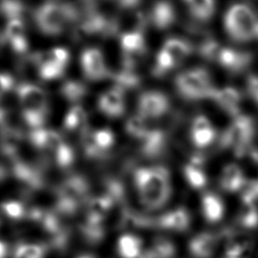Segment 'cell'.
<instances>
[{
	"instance_id": "obj_1",
	"label": "cell",
	"mask_w": 258,
	"mask_h": 258,
	"mask_svg": "<svg viewBox=\"0 0 258 258\" xmlns=\"http://www.w3.org/2000/svg\"><path fill=\"white\" fill-rule=\"evenodd\" d=\"M134 183L141 204L148 210H158L170 199V175L163 166H149L136 169L134 172Z\"/></svg>"
},
{
	"instance_id": "obj_2",
	"label": "cell",
	"mask_w": 258,
	"mask_h": 258,
	"mask_svg": "<svg viewBox=\"0 0 258 258\" xmlns=\"http://www.w3.org/2000/svg\"><path fill=\"white\" fill-rule=\"evenodd\" d=\"M81 13L74 4L48 0L34 10L33 20L41 33L56 36L61 34L69 24H76Z\"/></svg>"
},
{
	"instance_id": "obj_3",
	"label": "cell",
	"mask_w": 258,
	"mask_h": 258,
	"mask_svg": "<svg viewBox=\"0 0 258 258\" xmlns=\"http://www.w3.org/2000/svg\"><path fill=\"white\" fill-rule=\"evenodd\" d=\"M21 107V118L30 130L42 128L48 117V101L45 92L31 83H21L16 89Z\"/></svg>"
},
{
	"instance_id": "obj_4",
	"label": "cell",
	"mask_w": 258,
	"mask_h": 258,
	"mask_svg": "<svg viewBox=\"0 0 258 258\" xmlns=\"http://www.w3.org/2000/svg\"><path fill=\"white\" fill-rule=\"evenodd\" d=\"M202 57L216 62L231 73H240L246 70L252 60L251 53L224 46L212 38H205L198 46Z\"/></svg>"
},
{
	"instance_id": "obj_5",
	"label": "cell",
	"mask_w": 258,
	"mask_h": 258,
	"mask_svg": "<svg viewBox=\"0 0 258 258\" xmlns=\"http://www.w3.org/2000/svg\"><path fill=\"white\" fill-rule=\"evenodd\" d=\"M227 34L235 41H249L258 38V15L246 4L231 6L224 18Z\"/></svg>"
},
{
	"instance_id": "obj_6",
	"label": "cell",
	"mask_w": 258,
	"mask_h": 258,
	"mask_svg": "<svg viewBox=\"0 0 258 258\" xmlns=\"http://www.w3.org/2000/svg\"><path fill=\"white\" fill-rule=\"evenodd\" d=\"M254 134L253 119L246 115H238L223 132L220 146L225 149H232L236 156L242 157L251 149Z\"/></svg>"
},
{
	"instance_id": "obj_7",
	"label": "cell",
	"mask_w": 258,
	"mask_h": 258,
	"mask_svg": "<svg viewBox=\"0 0 258 258\" xmlns=\"http://www.w3.org/2000/svg\"><path fill=\"white\" fill-rule=\"evenodd\" d=\"M176 91L186 100L211 99L215 91L211 76L203 68H195L180 73L174 81Z\"/></svg>"
},
{
	"instance_id": "obj_8",
	"label": "cell",
	"mask_w": 258,
	"mask_h": 258,
	"mask_svg": "<svg viewBox=\"0 0 258 258\" xmlns=\"http://www.w3.org/2000/svg\"><path fill=\"white\" fill-rule=\"evenodd\" d=\"M88 190L89 185L84 177L79 175L68 177L57 187L56 211L64 215L74 214L84 202Z\"/></svg>"
},
{
	"instance_id": "obj_9",
	"label": "cell",
	"mask_w": 258,
	"mask_h": 258,
	"mask_svg": "<svg viewBox=\"0 0 258 258\" xmlns=\"http://www.w3.org/2000/svg\"><path fill=\"white\" fill-rule=\"evenodd\" d=\"M169 107V99L159 91H146L140 95L137 101L138 115L146 120L163 116Z\"/></svg>"
},
{
	"instance_id": "obj_10",
	"label": "cell",
	"mask_w": 258,
	"mask_h": 258,
	"mask_svg": "<svg viewBox=\"0 0 258 258\" xmlns=\"http://www.w3.org/2000/svg\"><path fill=\"white\" fill-rule=\"evenodd\" d=\"M0 42L7 44L14 53L25 56L29 48V43L24 20L15 19L7 21L4 31L0 36Z\"/></svg>"
},
{
	"instance_id": "obj_11",
	"label": "cell",
	"mask_w": 258,
	"mask_h": 258,
	"mask_svg": "<svg viewBox=\"0 0 258 258\" xmlns=\"http://www.w3.org/2000/svg\"><path fill=\"white\" fill-rule=\"evenodd\" d=\"M81 68L85 77L93 82L110 77L102 51L96 47L86 48L81 54Z\"/></svg>"
},
{
	"instance_id": "obj_12",
	"label": "cell",
	"mask_w": 258,
	"mask_h": 258,
	"mask_svg": "<svg viewBox=\"0 0 258 258\" xmlns=\"http://www.w3.org/2000/svg\"><path fill=\"white\" fill-rule=\"evenodd\" d=\"M10 171L14 178L22 183L27 189L35 190L43 185V176L39 169L27 163L18 156L9 159Z\"/></svg>"
},
{
	"instance_id": "obj_13",
	"label": "cell",
	"mask_w": 258,
	"mask_h": 258,
	"mask_svg": "<svg viewBox=\"0 0 258 258\" xmlns=\"http://www.w3.org/2000/svg\"><path fill=\"white\" fill-rule=\"evenodd\" d=\"M124 15L113 18V35H123L126 33H143L148 24V17L141 11H125Z\"/></svg>"
},
{
	"instance_id": "obj_14",
	"label": "cell",
	"mask_w": 258,
	"mask_h": 258,
	"mask_svg": "<svg viewBox=\"0 0 258 258\" xmlns=\"http://www.w3.org/2000/svg\"><path fill=\"white\" fill-rule=\"evenodd\" d=\"M28 139L33 147L50 155L66 142L58 132L43 127L30 130Z\"/></svg>"
},
{
	"instance_id": "obj_15",
	"label": "cell",
	"mask_w": 258,
	"mask_h": 258,
	"mask_svg": "<svg viewBox=\"0 0 258 258\" xmlns=\"http://www.w3.org/2000/svg\"><path fill=\"white\" fill-rule=\"evenodd\" d=\"M124 92L116 87L104 92L98 99L99 111L107 117L116 118L123 115L125 111Z\"/></svg>"
},
{
	"instance_id": "obj_16",
	"label": "cell",
	"mask_w": 258,
	"mask_h": 258,
	"mask_svg": "<svg viewBox=\"0 0 258 258\" xmlns=\"http://www.w3.org/2000/svg\"><path fill=\"white\" fill-rule=\"evenodd\" d=\"M217 137V131L211 121L204 115L194 118L190 127V139L198 148L210 146Z\"/></svg>"
},
{
	"instance_id": "obj_17",
	"label": "cell",
	"mask_w": 258,
	"mask_h": 258,
	"mask_svg": "<svg viewBox=\"0 0 258 258\" xmlns=\"http://www.w3.org/2000/svg\"><path fill=\"white\" fill-rule=\"evenodd\" d=\"M147 17L148 23H151L159 30H163L173 25L176 20V12L171 2L167 0H158L151 7Z\"/></svg>"
},
{
	"instance_id": "obj_18",
	"label": "cell",
	"mask_w": 258,
	"mask_h": 258,
	"mask_svg": "<svg viewBox=\"0 0 258 258\" xmlns=\"http://www.w3.org/2000/svg\"><path fill=\"white\" fill-rule=\"evenodd\" d=\"M138 141L140 143V152L149 158L159 156L166 146L164 131L157 128H149Z\"/></svg>"
},
{
	"instance_id": "obj_19",
	"label": "cell",
	"mask_w": 258,
	"mask_h": 258,
	"mask_svg": "<svg viewBox=\"0 0 258 258\" xmlns=\"http://www.w3.org/2000/svg\"><path fill=\"white\" fill-rule=\"evenodd\" d=\"M211 99L214 100L216 104L227 114L235 117L239 115L242 96L237 89L233 87L216 88Z\"/></svg>"
},
{
	"instance_id": "obj_20",
	"label": "cell",
	"mask_w": 258,
	"mask_h": 258,
	"mask_svg": "<svg viewBox=\"0 0 258 258\" xmlns=\"http://www.w3.org/2000/svg\"><path fill=\"white\" fill-rule=\"evenodd\" d=\"M189 223V214L183 208H176L171 210L153 221V224L159 228L176 232H183L187 230Z\"/></svg>"
},
{
	"instance_id": "obj_21",
	"label": "cell",
	"mask_w": 258,
	"mask_h": 258,
	"mask_svg": "<svg viewBox=\"0 0 258 258\" xmlns=\"http://www.w3.org/2000/svg\"><path fill=\"white\" fill-rule=\"evenodd\" d=\"M205 158L201 154H195L190 160L183 166V175L188 185L195 189H201L206 186L208 176L204 169Z\"/></svg>"
},
{
	"instance_id": "obj_22",
	"label": "cell",
	"mask_w": 258,
	"mask_h": 258,
	"mask_svg": "<svg viewBox=\"0 0 258 258\" xmlns=\"http://www.w3.org/2000/svg\"><path fill=\"white\" fill-rule=\"evenodd\" d=\"M24 139L23 132L16 126H11L0 131V152L8 159L19 155V149L22 140Z\"/></svg>"
},
{
	"instance_id": "obj_23",
	"label": "cell",
	"mask_w": 258,
	"mask_h": 258,
	"mask_svg": "<svg viewBox=\"0 0 258 258\" xmlns=\"http://www.w3.org/2000/svg\"><path fill=\"white\" fill-rule=\"evenodd\" d=\"M192 48L194 46L188 40L172 37L165 40L160 50L170 58L176 68L191 53Z\"/></svg>"
},
{
	"instance_id": "obj_24",
	"label": "cell",
	"mask_w": 258,
	"mask_h": 258,
	"mask_svg": "<svg viewBox=\"0 0 258 258\" xmlns=\"http://www.w3.org/2000/svg\"><path fill=\"white\" fill-rule=\"evenodd\" d=\"M246 184L243 170L237 164H227L221 173L220 185L228 192H235L242 189Z\"/></svg>"
},
{
	"instance_id": "obj_25",
	"label": "cell",
	"mask_w": 258,
	"mask_h": 258,
	"mask_svg": "<svg viewBox=\"0 0 258 258\" xmlns=\"http://www.w3.org/2000/svg\"><path fill=\"white\" fill-rule=\"evenodd\" d=\"M218 240L211 233H201L188 243V250L195 258H210L217 247Z\"/></svg>"
},
{
	"instance_id": "obj_26",
	"label": "cell",
	"mask_w": 258,
	"mask_h": 258,
	"mask_svg": "<svg viewBox=\"0 0 258 258\" xmlns=\"http://www.w3.org/2000/svg\"><path fill=\"white\" fill-rule=\"evenodd\" d=\"M202 213L209 223L219 222L225 213V206L222 199L214 192H206L201 200Z\"/></svg>"
},
{
	"instance_id": "obj_27",
	"label": "cell",
	"mask_w": 258,
	"mask_h": 258,
	"mask_svg": "<svg viewBox=\"0 0 258 258\" xmlns=\"http://www.w3.org/2000/svg\"><path fill=\"white\" fill-rule=\"evenodd\" d=\"M88 116L85 109L80 105L70 108L63 118V129L68 132H80L81 134L88 128Z\"/></svg>"
},
{
	"instance_id": "obj_28",
	"label": "cell",
	"mask_w": 258,
	"mask_h": 258,
	"mask_svg": "<svg viewBox=\"0 0 258 258\" xmlns=\"http://www.w3.org/2000/svg\"><path fill=\"white\" fill-rule=\"evenodd\" d=\"M117 251L122 258H140L143 252L142 240L132 234H124L117 241Z\"/></svg>"
},
{
	"instance_id": "obj_29",
	"label": "cell",
	"mask_w": 258,
	"mask_h": 258,
	"mask_svg": "<svg viewBox=\"0 0 258 258\" xmlns=\"http://www.w3.org/2000/svg\"><path fill=\"white\" fill-rule=\"evenodd\" d=\"M110 77L115 84L114 87L122 90L124 93L126 91L138 88L141 83V79L135 70L124 67L120 71L110 74Z\"/></svg>"
},
{
	"instance_id": "obj_30",
	"label": "cell",
	"mask_w": 258,
	"mask_h": 258,
	"mask_svg": "<svg viewBox=\"0 0 258 258\" xmlns=\"http://www.w3.org/2000/svg\"><path fill=\"white\" fill-rule=\"evenodd\" d=\"M189 13L199 21H209L216 10L215 0H183Z\"/></svg>"
},
{
	"instance_id": "obj_31",
	"label": "cell",
	"mask_w": 258,
	"mask_h": 258,
	"mask_svg": "<svg viewBox=\"0 0 258 258\" xmlns=\"http://www.w3.org/2000/svg\"><path fill=\"white\" fill-rule=\"evenodd\" d=\"M27 13V6L22 0H0V16L7 21L24 20Z\"/></svg>"
},
{
	"instance_id": "obj_32",
	"label": "cell",
	"mask_w": 258,
	"mask_h": 258,
	"mask_svg": "<svg viewBox=\"0 0 258 258\" xmlns=\"http://www.w3.org/2000/svg\"><path fill=\"white\" fill-rule=\"evenodd\" d=\"M59 92L66 100L72 103H76L85 98L88 89L86 85L81 81L68 80L61 85Z\"/></svg>"
},
{
	"instance_id": "obj_33",
	"label": "cell",
	"mask_w": 258,
	"mask_h": 258,
	"mask_svg": "<svg viewBox=\"0 0 258 258\" xmlns=\"http://www.w3.org/2000/svg\"><path fill=\"white\" fill-rule=\"evenodd\" d=\"M174 254L175 248L173 244L164 239H159L148 250H143L140 258H172Z\"/></svg>"
},
{
	"instance_id": "obj_34",
	"label": "cell",
	"mask_w": 258,
	"mask_h": 258,
	"mask_svg": "<svg viewBox=\"0 0 258 258\" xmlns=\"http://www.w3.org/2000/svg\"><path fill=\"white\" fill-rule=\"evenodd\" d=\"M0 213L9 220L20 221L27 218L28 209L19 201H6L0 204Z\"/></svg>"
},
{
	"instance_id": "obj_35",
	"label": "cell",
	"mask_w": 258,
	"mask_h": 258,
	"mask_svg": "<svg viewBox=\"0 0 258 258\" xmlns=\"http://www.w3.org/2000/svg\"><path fill=\"white\" fill-rule=\"evenodd\" d=\"M46 250L42 244L21 243L15 247L12 258H44Z\"/></svg>"
},
{
	"instance_id": "obj_36",
	"label": "cell",
	"mask_w": 258,
	"mask_h": 258,
	"mask_svg": "<svg viewBox=\"0 0 258 258\" xmlns=\"http://www.w3.org/2000/svg\"><path fill=\"white\" fill-rule=\"evenodd\" d=\"M149 129L146 119L139 115L130 117L125 124V130L132 138L139 140Z\"/></svg>"
},
{
	"instance_id": "obj_37",
	"label": "cell",
	"mask_w": 258,
	"mask_h": 258,
	"mask_svg": "<svg viewBox=\"0 0 258 258\" xmlns=\"http://www.w3.org/2000/svg\"><path fill=\"white\" fill-rule=\"evenodd\" d=\"M51 157L53 158L55 164L62 169L69 168L75 160V152L73 148L64 142L52 155Z\"/></svg>"
},
{
	"instance_id": "obj_38",
	"label": "cell",
	"mask_w": 258,
	"mask_h": 258,
	"mask_svg": "<svg viewBox=\"0 0 258 258\" xmlns=\"http://www.w3.org/2000/svg\"><path fill=\"white\" fill-rule=\"evenodd\" d=\"M245 209L240 216V223L245 228H254L258 225V211L254 205H244Z\"/></svg>"
},
{
	"instance_id": "obj_39",
	"label": "cell",
	"mask_w": 258,
	"mask_h": 258,
	"mask_svg": "<svg viewBox=\"0 0 258 258\" xmlns=\"http://www.w3.org/2000/svg\"><path fill=\"white\" fill-rule=\"evenodd\" d=\"M14 88V79L9 73L0 72V99Z\"/></svg>"
},
{
	"instance_id": "obj_40",
	"label": "cell",
	"mask_w": 258,
	"mask_h": 258,
	"mask_svg": "<svg viewBox=\"0 0 258 258\" xmlns=\"http://www.w3.org/2000/svg\"><path fill=\"white\" fill-rule=\"evenodd\" d=\"M246 90L249 97L258 105V76L250 75L247 78Z\"/></svg>"
},
{
	"instance_id": "obj_41",
	"label": "cell",
	"mask_w": 258,
	"mask_h": 258,
	"mask_svg": "<svg viewBox=\"0 0 258 258\" xmlns=\"http://www.w3.org/2000/svg\"><path fill=\"white\" fill-rule=\"evenodd\" d=\"M14 126L12 123V114L6 108L0 106V131Z\"/></svg>"
},
{
	"instance_id": "obj_42",
	"label": "cell",
	"mask_w": 258,
	"mask_h": 258,
	"mask_svg": "<svg viewBox=\"0 0 258 258\" xmlns=\"http://www.w3.org/2000/svg\"><path fill=\"white\" fill-rule=\"evenodd\" d=\"M116 5L124 11H132L138 7L142 0H113Z\"/></svg>"
},
{
	"instance_id": "obj_43",
	"label": "cell",
	"mask_w": 258,
	"mask_h": 258,
	"mask_svg": "<svg viewBox=\"0 0 258 258\" xmlns=\"http://www.w3.org/2000/svg\"><path fill=\"white\" fill-rule=\"evenodd\" d=\"M107 1H110V0H83V2L86 5V8H93V9H97V7L100 4Z\"/></svg>"
},
{
	"instance_id": "obj_44",
	"label": "cell",
	"mask_w": 258,
	"mask_h": 258,
	"mask_svg": "<svg viewBox=\"0 0 258 258\" xmlns=\"http://www.w3.org/2000/svg\"><path fill=\"white\" fill-rule=\"evenodd\" d=\"M8 256V246L7 244L0 240V258H7Z\"/></svg>"
},
{
	"instance_id": "obj_45",
	"label": "cell",
	"mask_w": 258,
	"mask_h": 258,
	"mask_svg": "<svg viewBox=\"0 0 258 258\" xmlns=\"http://www.w3.org/2000/svg\"><path fill=\"white\" fill-rule=\"evenodd\" d=\"M6 174H7L6 170L0 165V180H2L3 178H5V177H6Z\"/></svg>"
},
{
	"instance_id": "obj_46",
	"label": "cell",
	"mask_w": 258,
	"mask_h": 258,
	"mask_svg": "<svg viewBox=\"0 0 258 258\" xmlns=\"http://www.w3.org/2000/svg\"><path fill=\"white\" fill-rule=\"evenodd\" d=\"M77 258H95L93 255H90V254H86V255H82V256H79Z\"/></svg>"
},
{
	"instance_id": "obj_47",
	"label": "cell",
	"mask_w": 258,
	"mask_h": 258,
	"mask_svg": "<svg viewBox=\"0 0 258 258\" xmlns=\"http://www.w3.org/2000/svg\"><path fill=\"white\" fill-rule=\"evenodd\" d=\"M255 184H256V187H257V191H258V180L255 181Z\"/></svg>"
},
{
	"instance_id": "obj_48",
	"label": "cell",
	"mask_w": 258,
	"mask_h": 258,
	"mask_svg": "<svg viewBox=\"0 0 258 258\" xmlns=\"http://www.w3.org/2000/svg\"><path fill=\"white\" fill-rule=\"evenodd\" d=\"M226 258H236V257H228V256H226Z\"/></svg>"
},
{
	"instance_id": "obj_49",
	"label": "cell",
	"mask_w": 258,
	"mask_h": 258,
	"mask_svg": "<svg viewBox=\"0 0 258 258\" xmlns=\"http://www.w3.org/2000/svg\"><path fill=\"white\" fill-rule=\"evenodd\" d=\"M0 215H1V213H0ZM2 216V215H1ZM0 224H1V218H0Z\"/></svg>"
}]
</instances>
